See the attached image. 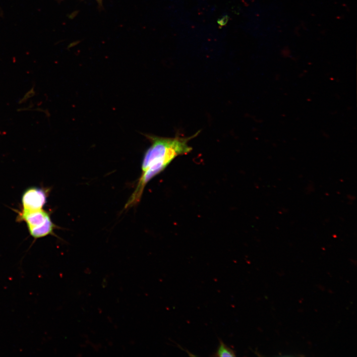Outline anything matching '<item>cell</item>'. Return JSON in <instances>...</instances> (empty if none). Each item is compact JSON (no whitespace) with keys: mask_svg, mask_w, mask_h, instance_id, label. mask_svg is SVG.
Wrapping results in <instances>:
<instances>
[{"mask_svg":"<svg viewBox=\"0 0 357 357\" xmlns=\"http://www.w3.org/2000/svg\"><path fill=\"white\" fill-rule=\"evenodd\" d=\"M48 190L33 186L26 189L21 196L22 210H38L43 209L47 202Z\"/></svg>","mask_w":357,"mask_h":357,"instance_id":"3957f363","label":"cell"},{"mask_svg":"<svg viewBox=\"0 0 357 357\" xmlns=\"http://www.w3.org/2000/svg\"></svg>","mask_w":357,"mask_h":357,"instance_id":"8992f818","label":"cell"},{"mask_svg":"<svg viewBox=\"0 0 357 357\" xmlns=\"http://www.w3.org/2000/svg\"><path fill=\"white\" fill-rule=\"evenodd\" d=\"M229 19V16L224 15L223 17H222L221 18L219 19L217 22L219 24V25L223 26L226 25Z\"/></svg>","mask_w":357,"mask_h":357,"instance_id":"5b68a950","label":"cell"},{"mask_svg":"<svg viewBox=\"0 0 357 357\" xmlns=\"http://www.w3.org/2000/svg\"><path fill=\"white\" fill-rule=\"evenodd\" d=\"M213 356L235 357L236 353L233 349L226 345L222 340L219 339V344Z\"/></svg>","mask_w":357,"mask_h":357,"instance_id":"277c9868","label":"cell"},{"mask_svg":"<svg viewBox=\"0 0 357 357\" xmlns=\"http://www.w3.org/2000/svg\"><path fill=\"white\" fill-rule=\"evenodd\" d=\"M199 131L189 137L178 135L174 137H164L145 134L151 145L145 152L141 165L142 174L139 184L145 187L154 177L164 171L177 156L189 153L192 148L188 142L196 137Z\"/></svg>","mask_w":357,"mask_h":357,"instance_id":"6da1fadb","label":"cell"},{"mask_svg":"<svg viewBox=\"0 0 357 357\" xmlns=\"http://www.w3.org/2000/svg\"><path fill=\"white\" fill-rule=\"evenodd\" d=\"M17 222L26 223L30 235L34 239L54 235L56 226L53 222L49 213L45 210L19 211Z\"/></svg>","mask_w":357,"mask_h":357,"instance_id":"7a4b0ae2","label":"cell"}]
</instances>
